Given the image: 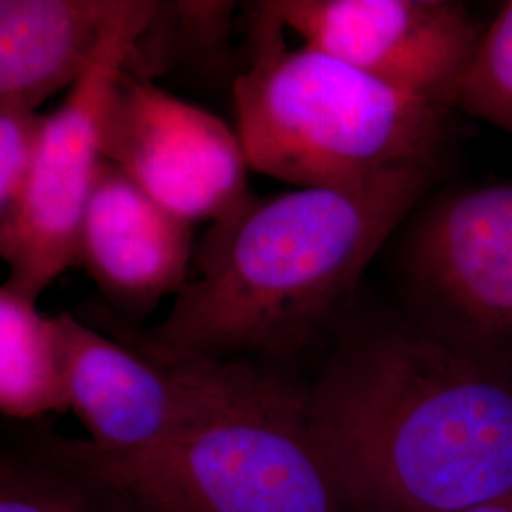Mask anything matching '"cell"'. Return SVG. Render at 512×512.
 Segmentation results:
<instances>
[{"label": "cell", "instance_id": "obj_5", "mask_svg": "<svg viewBox=\"0 0 512 512\" xmlns=\"http://www.w3.org/2000/svg\"><path fill=\"white\" fill-rule=\"evenodd\" d=\"M406 317L440 342L512 372V184L446 192L408 224Z\"/></svg>", "mask_w": 512, "mask_h": 512}, {"label": "cell", "instance_id": "obj_6", "mask_svg": "<svg viewBox=\"0 0 512 512\" xmlns=\"http://www.w3.org/2000/svg\"><path fill=\"white\" fill-rule=\"evenodd\" d=\"M158 12L160 2L128 0L88 71L48 114L25 200L14 220L0 226V255L10 266L6 283L33 300L78 264L82 220L105 160L110 92Z\"/></svg>", "mask_w": 512, "mask_h": 512}, {"label": "cell", "instance_id": "obj_11", "mask_svg": "<svg viewBox=\"0 0 512 512\" xmlns=\"http://www.w3.org/2000/svg\"><path fill=\"white\" fill-rule=\"evenodd\" d=\"M128 0H0V103L38 109L88 71Z\"/></svg>", "mask_w": 512, "mask_h": 512}, {"label": "cell", "instance_id": "obj_8", "mask_svg": "<svg viewBox=\"0 0 512 512\" xmlns=\"http://www.w3.org/2000/svg\"><path fill=\"white\" fill-rule=\"evenodd\" d=\"M103 158L188 224L228 219L255 198L238 131L128 63L105 110Z\"/></svg>", "mask_w": 512, "mask_h": 512}, {"label": "cell", "instance_id": "obj_12", "mask_svg": "<svg viewBox=\"0 0 512 512\" xmlns=\"http://www.w3.org/2000/svg\"><path fill=\"white\" fill-rule=\"evenodd\" d=\"M69 387L57 315L10 283L0 287V410L12 420L67 412Z\"/></svg>", "mask_w": 512, "mask_h": 512}, {"label": "cell", "instance_id": "obj_15", "mask_svg": "<svg viewBox=\"0 0 512 512\" xmlns=\"http://www.w3.org/2000/svg\"><path fill=\"white\" fill-rule=\"evenodd\" d=\"M48 114L0 103V226L12 222L25 200L37 164Z\"/></svg>", "mask_w": 512, "mask_h": 512}, {"label": "cell", "instance_id": "obj_16", "mask_svg": "<svg viewBox=\"0 0 512 512\" xmlns=\"http://www.w3.org/2000/svg\"><path fill=\"white\" fill-rule=\"evenodd\" d=\"M465 512H512V492L505 495H499L495 499H490L482 505H476L473 509Z\"/></svg>", "mask_w": 512, "mask_h": 512}, {"label": "cell", "instance_id": "obj_3", "mask_svg": "<svg viewBox=\"0 0 512 512\" xmlns=\"http://www.w3.org/2000/svg\"><path fill=\"white\" fill-rule=\"evenodd\" d=\"M255 6L253 57L234 82L236 131L249 167L296 188L349 186L433 169L448 109L302 44Z\"/></svg>", "mask_w": 512, "mask_h": 512}, {"label": "cell", "instance_id": "obj_2", "mask_svg": "<svg viewBox=\"0 0 512 512\" xmlns=\"http://www.w3.org/2000/svg\"><path fill=\"white\" fill-rule=\"evenodd\" d=\"M433 169L410 167L349 186L253 198L215 222L164 321L114 336L177 359L279 368L323 342L351 313L366 266L420 205Z\"/></svg>", "mask_w": 512, "mask_h": 512}, {"label": "cell", "instance_id": "obj_13", "mask_svg": "<svg viewBox=\"0 0 512 512\" xmlns=\"http://www.w3.org/2000/svg\"><path fill=\"white\" fill-rule=\"evenodd\" d=\"M0 512L139 511L101 482L35 454L2 459Z\"/></svg>", "mask_w": 512, "mask_h": 512}, {"label": "cell", "instance_id": "obj_14", "mask_svg": "<svg viewBox=\"0 0 512 512\" xmlns=\"http://www.w3.org/2000/svg\"><path fill=\"white\" fill-rule=\"evenodd\" d=\"M452 109L465 110L512 135V2L484 27L459 76Z\"/></svg>", "mask_w": 512, "mask_h": 512}, {"label": "cell", "instance_id": "obj_4", "mask_svg": "<svg viewBox=\"0 0 512 512\" xmlns=\"http://www.w3.org/2000/svg\"><path fill=\"white\" fill-rule=\"evenodd\" d=\"M306 385L247 363L215 418L160 446L110 454L46 437L37 456L101 482L139 512H348L306 418Z\"/></svg>", "mask_w": 512, "mask_h": 512}, {"label": "cell", "instance_id": "obj_10", "mask_svg": "<svg viewBox=\"0 0 512 512\" xmlns=\"http://www.w3.org/2000/svg\"><path fill=\"white\" fill-rule=\"evenodd\" d=\"M190 260L192 224L103 160L80 228L78 264L110 306L145 317L164 296L181 293Z\"/></svg>", "mask_w": 512, "mask_h": 512}, {"label": "cell", "instance_id": "obj_9", "mask_svg": "<svg viewBox=\"0 0 512 512\" xmlns=\"http://www.w3.org/2000/svg\"><path fill=\"white\" fill-rule=\"evenodd\" d=\"M264 12L302 42L385 84L452 109L484 27L454 0H270Z\"/></svg>", "mask_w": 512, "mask_h": 512}, {"label": "cell", "instance_id": "obj_7", "mask_svg": "<svg viewBox=\"0 0 512 512\" xmlns=\"http://www.w3.org/2000/svg\"><path fill=\"white\" fill-rule=\"evenodd\" d=\"M71 410L86 440L133 454L179 439L230 403L247 361L177 359L59 313Z\"/></svg>", "mask_w": 512, "mask_h": 512}, {"label": "cell", "instance_id": "obj_1", "mask_svg": "<svg viewBox=\"0 0 512 512\" xmlns=\"http://www.w3.org/2000/svg\"><path fill=\"white\" fill-rule=\"evenodd\" d=\"M348 512H465L512 492V372L406 317L349 313L306 384Z\"/></svg>", "mask_w": 512, "mask_h": 512}]
</instances>
